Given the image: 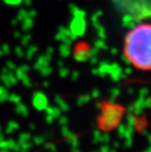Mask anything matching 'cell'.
<instances>
[{
  "label": "cell",
  "mask_w": 151,
  "mask_h": 152,
  "mask_svg": "<svg viewBox=\"0 0 151 152\" xmlns=\"http://www.w3.org/2000/svg\"><path fill=\"white\" fill-rule=\"evenodd\" d=\"M110 2L119 14L128 20H151V0H110Z\"/></svg>",
  "instance_id": "2"
},
{
  "label": "cell",
  "mask_w": 151,
  "mask_h": 152,
  "mask_svg": "<svg viewBox=\"0 0 151 152\" xmlns=\"http://www.w3.org/2000/svg\"><path fill=\"white\" fill-rule=\"evenodd\" d=\"M124 56L134 69L151 72V23L141 22L124 39Z\"/></svg>",
  "instance_id": "1"
}]
</instances>
